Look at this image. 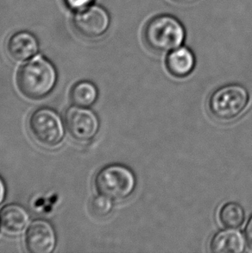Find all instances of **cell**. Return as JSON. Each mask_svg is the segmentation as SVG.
I'll return each instance as SVG.
<instances>
[{"label":"cell","instance_id":"6da1fadb","mask_svg":"<svg viewBox=\"0 0 252 253\" xmlns=\"http://www.w3.org/2000/svg\"><path fill=\"white\" fill-rule=\"evenodd\" d=\"M185 38L183 24L168 14L152 17L143 28V42L150 50L156 53H167L181 47Z\"/></svg>","mask_w":252,"mask_h":253},{"label":"cell","instance_id":"7a4b0ae2","mask_svg":"<svg viewBox=\"0 0 252 253\" xmlns=\"http://www.w3.org/2000/svg\"><path fill=\"white\" fill-rule=\"evenodd\" d=\"M57 74L48 60L37 57L22 66L17 75V85L28 99H41L55 87Z\"/></svg>","mask_w":252,"mask_h":253},{"label":"cell","instance_id":"3957f363","mask_svg":"<svg viewBox=\"0 0 252 253\" xmlns=\"http://www.w3.org/2000/svg\"><path fill=\"white\" fill-rule=\"evenodd\" d=\"M250 102V93L245 85L228 84L211 92L208 99V110L215 120L229 123L238 119Z\"/></svg>","mask_w":252,"mask_h":253},{"label":"cell","instance_id":"277c9868","mask_svg":"<svg viewBox=\"0 0 252 253\" xmlns=\"http://www.w3.org/2000/svg\"><path fill=\"white\" fill-rule=\"evenodd\" d=\"M94 185L99 195L120 202L129 198L135 191L136 174L126 165H108L97 173Z\"/></svg>","mask_w":252,"mask_h":253},{"label":"cell","instance_id":"5b68a950","mask_svg":"<svg viewBox=\"0 0 252 253\" xmlns=\"http://www.w3.org/2000/svg\"><path fill=\"white\" fill-rule=\"evenodd\" d=\"M28 128L33 140L45 148H55L64 137L61 117L49 108H40L31 113Z\"/></svg>","mask_w":252,"mask_h":253},{"label":"cell","instance_id":"8992f818","mask_svg":"<svg viewBox=\"0 0 252 253\" xmlns=\"http://www.w3.org/2000/svg\"><path fill=\"white\" fill-rule=\"evenodd\" d=\"M65 125L68 133L77 141L92 139L99 129V121L95 113L85 107L73 106L65 114Z\"/></svg>","mask_w":252,"mask_h":253},{"label":"cell","instance_id":"52a82bcc","mask_svg":"<svg viewBox=\"0 0 252 253\" xmlns=\"http://www.w3.org/2000/svg\"><path fill=\"white\" fill-rule=\"evenodd\" d=\"M73 25L82 37L98 38L105 34L109 28V15L102 7H89L75 15Z\"/></svg>","mask_w":252,"mask_h":253},{"label":"cell","instance_id":"ba28073f","mask_svg":"<svg viewBox=\"0 0 252 253\" xmlns=\"http://www.w3.org/2000/svg\"><path fill=\"white\" fill-rule=\"evenodd\" d=\"M25 247L31 253H51L56 246V234L50 223L38 219L28 229Z\"/></svg>","mask_w":252,"mask_h":253},{"label":"cell","instance_id":"9c48e42d","mask_svg":"<svg viewBox=\"0 0 252 253\" xmlns=\"http://www.w3.org/2000/svg\"><path fill=\"white\" fill-rule=\"evenodd\" d=\"M246 238L232 228L221 230L211 237L209 250L213 253H241L246 250Z\"/></svg>","mask_w":252,"mask_h":253},{"label":"cell","instance_id":"30bf717a","mask_svg":"<svg viewBox=\"0 0 252 253\" xmlns=\"http://www.w3.org/2000/svg\"><path fill=\"white\" fill-rule=\"evenodd\" d=\"M165 65L171 76L176 78H185L194 71L196 59L191 49L187 47H179L168 52Z\"/></svg>","mask_w":252,"mask_h":253},{"label":"cell","instance_id":"8fae6325","mask_svg":"<svg viewBox=\"0 0 252 253\" xmlns=\"http://www.w3.org/2000/svg\"><path fill=\"white\" fill-rule=\"evenodd\" d=\"M6 50L14 61L24 62L38 53V42L33 35L22 31L10 37L7 42Z\"/></svg>","mask_w":252,"mask_h":253},{"label":"cell","instance_id":"7c38bea8","mask_svg":"<svg viewBox=\"0 0 252 253\" xmlns=\"http://www.w3.org/2000/svg\"><path fill=\"white\" fill-rule=\"evenodd\" d=\"M30 220L26 209L17 204L3 207L0 211V226L3 231L10 234H18L24 232Z\"/></svg>","mask_w":252,"mask_h":253},{"label":"cell","instance_id":"4fadbf2b","mask_svg":"<svg viewBox=\"0 0 252 253\" xmlns=\"http://www.w3.org/2000/svg\"><path fill=\"white\" fill-rule=\"evenodd\" d=\"M218 220L225 228L237 229L246 220V212L237 202H227L218 211Z\"/></svg>","mask_w":252,"mask_h":253},{"label":"cell","instance_id":"5bb4252c","mask_svg":"<svg viewBox=\"0 0 252 253\" xmlns=\"http://www.w3.org/2000/svg\"><path fill=\"white\" fill-rule=\"evenodd\" d=\"M97 98L98 89L90 82H80L72 86L70 99L75 106L89 107L95 103Z\"/></svg>","mask_w":252,"mask_h":253},{"label":"cell","instance_id":"9a60e30c","mask_svg":"<svg viewBox=\"0 0 252 253\" xmlns=\"http://www.w3.org/2000/svg\"><path fill=\"white\" fill-rule=\"evenodd\" d=\"M113 202L112 199L105 195H97L91 200L89 204V209L92 215L97 218H104L109 215L113 209Z\"/></svg>","mask_w":252,"mask_h":253},{"label":"cell","instance_id":"2e32d148","mask_svg":"<svg viewBox=\"0 0 252 253\" xmlns=\"http://www.w3.org/2000/svg\"><path fill=\"white\" fill-rule=\"evenodd\" d=\"M66 5L72 10H85L93 2V0H64Z\"/></svg>","mask_w":252,"mask_h":253},{"label":"cell","instance_id":"e0dca14e","mask_svg":"<svg viewBox=\"0 0 252 253\" xmlns=\"http://www.w3.org/2000/svg\"><path fill=\"white\" fill-rule=\"evenodd\" d=\"M245 238H246L247 247H249L250 250L252 251V215L246 224V228H245Z\"/></svg>","mask_w":252,"mask_h":253},{"label":"cell","instance_id":"ac0fdd59","mask_svg":"<svg viewBox=\"0 0 252 253\" xmlns=\"http://www.w3.org/2000/svg\"><path fill=\"white\" fill-rule=\"evenodd\" d=\"M4 196H5V186L3 180L0 177V204L3 202Z\"/></svg>","mask_w":252,"mask_h":253},{"label":"cell","instance_id":"d6986e66","mask_svg":"<svg viewBox=\"0 0 252 253\" xmlns=\"http://www.w3.org/2000/svg\"><path fill=\"white\" fill-rule=\"evenodd\" d=\"M174 2H179V3H183V2H188L190 0H173Z\"/></svg>","mask_w":252,"mask_h":253}]
</instances>
